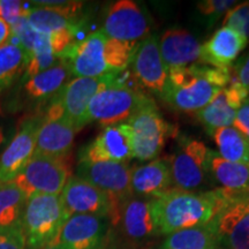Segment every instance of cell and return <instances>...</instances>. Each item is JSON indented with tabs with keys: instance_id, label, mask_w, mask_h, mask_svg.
I'll list each match as a JSON object with an SVG mask.
<instances>
[{
	"instance_id": "3957f363",
	"label": "cell",
	"mask_w": 249,
	"mask_h": 249,
	"mask_svg": "<svg viewBox=\"0 0 249 249\" xmlns=\"http://www.w3.org/2000/svg\"><path fill=\"white\" fill-rule=\"evenodd\" d=\"M232 67L227 70L195 65L169 71L161 98L182 112H197L207 107L231 81Z\"/></svg>"
},
{
	"instance_id": "2e32d148",
	"label": "cell",
	"mask_w": 249,
	"mask_h": 249,
	"mask_svg": "<svg viewBox=\"0 0 249 249\" xmlns=\"http://www.w3.org/2000/svg\"><path fill=\"white\" fill-rule=\"evenodd\" d=\"M107 230V218L73 214L62 225L54 244L62 249H103Z\"/></svg>"
},
{
	"instance_id": "9c48e42d",
	"label": "cell",
	"mask_w": 249,
	"mask_h": 249,
	"mask_svg": "<svg viewBox=\"0 0 249 249\" xmlns=\"http://www.w3.org/2000/svg\"><path fill=\"white\" fill-rule=\"evenodd\" d=\"M70 177L66 158L34 155L13 182L28 198L36 194L60 195Z\"/></svg>"
},
{
	"instance_id": "4dcf8cb0",
	"label": "cell",
	"mask_w": 249,
	"mask_h": 249,
	"mask_svg": "<svg viewBox=\"0 0 249 249\" xmlns=\"http://www.w3.org/2000/svg\"><path fill=\"white\" fill-rule=\"evenodd\" d=\"M223 27L238 31L249 42V1L236 4L225 14Z\"/></svg>"
},
{
	"instance_id": "603a6c76",
	"label": "cell",
	"mask_w": 249,
	"mask_h": 249,
	"mask_svg": "<svg viewBox=\"0 0 249 249\" xmlns=\"http://www.w3.org/2000/svg\"><path fill=\"white\" fill-rule=\"evenodd\" d=\"M160 51L170 70L191 66L200 60L201 44L188 30L181 28L167 29L160 37Z\"/></svg>"
},
{
	"instance_id": "4fadbf2b",
	"label": "cell",
	"mask_w": 249,
	"mask_h": 249,
	"mask_svg": "<svg viewBox=\"0 0 249 249\" xmlns=\"http://www.w3.org/2000/svg\"><path fill=\"white\" fill-rule=\"evenodd\" d=\"M130 172L128 163L117 161H80L76 177L86 180L102 189L121 204L133 195L130 187Z\"/></svg>"
},
{
	"instance_id": "8fae6325",
	"label": "cell",
	"mask_w": 249,
	"mask_h": 249,
	"mask_svg": "<svg viewBox=\"0 0 249 249\" xmlns=\"http://www.w3.org/2000/svg\"><path fill=\"white\" fill-rule=\"evenodd\" d=\"M226 194V203L211 222L219 247L249 249V196L230 192Z\"/></svg>"
},
{
	"instance_id": "4316f807",
	"label": "cell",
	"mask_w": 249,
	"mask_h": 249,
	"mask_svg": "<svg viewBox=\"0 0 249 249\" xmlns=\"http://www.w3.org/2000/svg\"><path fill=\"white\" fill-rule=\"evenodd\" d=\"M160 249H220L213 223L171 233Z\"/></svg>"
},
{
	"instance_id": "d590c367",
	"label": "cell",
	"mask_w": 249,
	"mask_h": 249,
	"mask_svg": "<svg viewBox=\"0 0 249 249\" xmlns=\"http://www.w3.org/2000/svg\"><path fill=\"white\" fill-rule=\"evenodd\" d=\"M233 126L240 130L249 141V97L246 99L240 108L236 111L235 120Z\"/></svg>"
},
{
	"instance_id": "d6a6232c",
	"label": "cell",
	"mask_w": 249,
	"mask_h": 249,
	"mask_svg": "<svg viewBox=\"0 0 249 249\" xmlns=\"http://www.w3.org/2000/svg\"><path fill=\"white\" fill-rule=\"evenodd\" d=\"M0 249H27L22 227L0 230Z\"/></svg>"
},
{
	"instance_id": "d4e9b609",
	"label": "cell",
	"mask_w": 249,
	"mask_h": 249,
	"mask_svg": "<svg viewBox=\"0 0 249 249\" xmlns=\"http://www.w3.org/2000/svg\"><path fill=\"white\" fill-rule=\"evenodd\" d=\"M71 76L70 67L61 59L54 66L26 80L24 92L28 97L35 101L53 98L70 82Z\"/></svg>"
},
{
	"instance_id": "7a4b0ae2",
	"label": "cell",
	"mask_w": 249,
	"mask_h": 249,
	"mask_svg": "<svg viewBox=\"0 0 249 249\" xmlns=\"http://www.w3.org/2000/svg\"><path fill=\"white\" fill-rule=\"evenodd\" d=\"M138 45L112 39L98 30L74 43L61 59L66 61L71 75L102 77L126 70Z\"/></svg>"
},
{
	"instance_id": "836d02e7",
	"label": "cell",
	"mask_w": 249,
	"mask_h": 249,
	"mask_svg": "<svg viewBox=\"0 0 249 249\" xmlns=\"http://www.w3.org/2000/svg\"><path fill=\"white\" fill-rule=\"evenodd\" d=\"M23 5L18 0H0V18L12 27L23 17Z\"/></svg>"
},
{
	"instance_id": "e0dca14e",
	"label": "cell",
	"mask_w": 249,
	"mask_h": 249,
	"mask_svg": "<svg viewBox=\"0 0 249 249\" xmlns=\"http://www.w3.org/2000/svg\"><path fill=\"white\" fill-rule=\"evenodd\" d=\"M117 224H120L124 235L132 242H143L160 235L152 198L132 195L124 200L119 207Z\"/></svg>"
},
{
	"instance_id": "44dd1931",
	"label": "cell",
	"mask_w": 249,
	"mask_h": 249,
	"mask_svg": "<svg viewBox=\"0 0 249 249\" xmlns=\"http://www.w3.org/2000/svg\"><path fill=\"white\" fill-rule=\"evenodd\" d=\"M248 40L238 31L229 27H222L211 36L209 40L201 45L200 61L204 65L227 70L232 62L247 46Z\"/></svg>"
},
{
	"instance_id": "7c38bea8",
	"label": "cell",
	"mask_w": 249,
	"mask_h": 249,
	"mask_svg": "<svg viewBox=\"0 0 249 249\" xmlns=\"http://www.w3.org/2000/svg\"><path fill=\"white\" fill-rule=\"evenodd\" d=\"M150 18L145 9L133 0H119L108 7L102 33L112 39L139 43L150 34Z\"/></svg>"
},
{
	"instance_id": "cb8c5ba5",
	"label": "cell",
	"mask_w": 249,
	"mask_h": 249,
	"mask_svg": "<svg viewBox=\"0 0 249 249\" xmlns=\"http://www.w3.org/2000/svg\"><path fill=\"white\" fill-rule=\"evenodd\" d=\"M77 130L64 119L42 120L36 136L35 154L66 158L73 147Z\"/></svg>"
},
{
	"instance_id": "74e56055",
	"label": "cell",
	"mask_w": 249,
	"mask_h": 249,
	"mask_svg": "<svg viewBox=\"0 0 249 249\" xmlns=\"http://www.w3.org/2000/svg\"><path fill=\"white\" fill-rule=\"evenodd\" d=\"M5 141H6V136H5L4 129H2V127L0 126V147H1V145L4 144Z\"/></svg>"
},
{
	"instance_id": "30bf717a",
	"label": "cell",
	"mask_w": 249,
	"mask_h": 249,
	"mask_svg": "<svg viewBox=\"0 0 249 249\" xmlns=\"http://www.w3.org/2000/svg\"><path fill=\"white\" fill-rule=\"evenodd\" d=\"M60 198L70 217L73 214H91L107 218L113 225L117 224L120 204L102 189L79 177H70Z\"/></svg>"
},
{
	"instance_id": "6da1fadb",
	"label": "cell",
	"mask_w": 249,
	"mask_h": 249,
	"mask_svg": "<svg viewBox=\"0 0 249 249\" xmlns=\"http://www.w3.org/2000/svg\"><path fill=\"white\" fill-rule=\"evenodd\" d=\"M227 201L224 189L185 192L171 189L152 198L154 213L160 235L211 223Z\"/></svg>"
},
{
	"instance_id": "52a82bcc",
	"label": "cell",
	"mask_w": 249,
	"mask_h": 249,
	"mask_svg": "<svg viewBox=\"0 0 249 249\" xmlns=\"http://www.w3.org/2000/svg\"><path fill=\"white\" fill-rule=\"evenodd\" d=\"M210 149L203 142L183 138L170 157L171 174L174 189L185 192H204L210 182Z\"/></svg>"
},
{
	"instance_id": "5b68a950",
	"label": "cell",
	"mask_w": 249,
	"mask_h": 249,
	"mask_svg": "<svg viewBox=\"0 0 249 249\" xmlns=\"http://www.w3.org/2000/svg\"><path fill=\"white\" fill-rule=\"evenodd\" d=\"M118 74L102 77H75L52 98L44 119H64L77 132L88 124L87 112L93 96L118 79Z\"/></svg>"
},
{
	"instance_id": "83f0119b",
	"label": "cell",
	"mask_w": 249,
	"mask_h": 249,
	"mask_svg": "<svg viewBox=\"0 0 249 249\" xmlns=\"http://www.w3.org/2000/svg\"><path fill=\"white\" fill-rule=\"evenodd\" d=\"M218 148V154L232 163L249 166V141L234 126L220 127L211 133Z\"/></svg>"
},
{
	"instance_id": "ab89813d",
	"label": "cell",
	"mask_w": 249,
	"mask_h": 249,
	"mask_svg": "<svg viewBox=\"0 0 249 249\" xmlns=\"http://www.w3.org/2000/svg\"><path fill=\"white\" fill-rule=\"evenodd\" d=\"M239 194H241V195H246V196H249V187L247 189H246V191H244L242 193H239Z\"/></svg>"
},
{
	"instance_id": "5bb4252c",
	"label": "cell",
	"mask_w": 249,
	"mask_h": 249,
	"mask_svg": "<svg viewBox=\"0 0 249 249\" xmlns=\"http://www.w3.org/2000/svg\"><path fill=\"white\" fill-rule=\"evenodd\" d=\"M133 158L132 129L127 123L104 127L80 152V161L128 163Z\"/></svg>"
},
{
	"instance_id": "ffe728a7",
	"label": "cell",
	"mask_w": 249,
	"mask_h": 249,
	"mask_svg": "<svg viewBox=\"0 0 249 249\" xmlns=\"http://www.w3.org/2000/svg\"><path fill=\"white\" fill-rule=\"evenodd\" d=\"M130 187L133 195L156 198L173 189L170 158H158L132 169Z\"/></svg>"
},
{
	"instance_id": "484cf974",
	"label": "cell",
	"mask_w": 249,
	"mask_h": 249,
	"mask_svg": "<svg viewBox=\"0 0 249 249\" xmlns=\"http://www.w3.org/2000/svg\"><path fill=\"white\" fill-rule=\"evenodd\" d=\"M210 180L219 183L224 191L242 193L249 187V166L224 160L216 151L209 152Z\"/></svg>"
},
{
	"instance_id": "8d00e7d4",
	"label": "cell",
	"mask_w": 249,
	"mask_h": 249,
	"mask_svg": "<svg viewBox=\"0 0 249 249\" xmlns=\"http://www.w3.org/2000/svg\"><path fill=\"white\" fill-rule=\"evenodd\" d=\"M9 37H11V27L2 18H0V46L6 44Z\"/></svg>"
},
{
	"instance_id": "f1b7e54d",
	"label": "cell",
	"mask_w": 249,
	"mask_h": 249,
	"mask_svg": "<svg viewBox=\"0 0 249 249\" xmlns=\"http://www.w3.org/2000/svg\"><path fill=\"white\" fill-rule=\"evenodd\" d=\"M27 200L13 181L0 182V230L21 226Z\"/></svg>"
},
{
	"instance_id": "9a60e30c",
	"label": "cell",
	"mask_w": 249,
	"mask_h": 249,
	"mask_svg": "<svg viewBox=\"0 0 249 249\" xmlns=\"http://www.w3.org/2000/svg\"><path fill=\"white\" fill-rule=\"evenodd\" d=\"M132 71L142 88L155 95H163L169 68L161 58L156 35H149L138 45L132 58Z\"/></svg>"
},
{
	"instance_id": "60d3db41",
	"label": "cell",
	"mask_w": 249,
	"mask_h": 249,
	"mask_svg": "<svg viewBox=\"0 0 249 249\" xmlns=\"http://www.w3.org/2000/svg\"><path fill=\"white\" fill-rule=\"evenodd\" d=\"M220 249H222V248H220Z\"/></svg>"
},
{
	"instance_id": "f35d334b",
	"label": "cell",
	"mask_w": 249,
	"mask_h": 249,
	"mask_svg": "<svg viewBox=\"0 0 249 249\" xmlns=\"http://www.w3.org/2000/svg\"><path fill=\"white\" fill-rule=\"evenodd\" d=\"M43 249H62L61 247H59V246L57 245V244H51V245H49V246H46L45 248H43Z\"/></svg>"
},
{
	"instance_id": "1f68e13d",
	"label": "cell",
	"mask_w": 249,
	"mask_h": 249,
	"mask_svg": "<svg viewBox=\"0 0 249 249\" xmlns=\"http://www.w3.org/2000/svg\"><path fill=\"white\" fill-rule=\"evenodd\" d=\"M238 2L234 0H203V1H198L196 7L202 17L208 18L209 22L213 23L222 15L226 14Z\"/></svg>"
},
{
	"instance_id": "d6986e66",
	"label": "cell",
	"mask_w": 249,
	"mask_h": 249,
	"mask_svg": "<svg viewBox=\"0 0 249 249\" xmlns=\"http://www.w3.org/2000/svg\"><path fill=\"white\" fill-rule=\"evenodd\" d=\"M42 120L28 119L0 155V182L13 181L35 154L36 136Z\"/></svg>"
},
{
	"instance_id": "ac0fdd59",
	"label": "cell",
	"mask_w": 249,
	"mask_h": 249,
	"mask_svg": "<svg viewBox=\"0 0 249 249\" xmlns=\"http://www.w3.org/2000/svg\"><path fill=\"white\" fill-rule=\"evenodd\" d=\"M248 97L247 90L242 88L238 81L231 76L229 85L220 90L207 107L195 112V116L211 134L216 128L232 126L234 124L236 111Z\"/></svg>"
},
{
	"instance_id": "8992f818",
	"label": "cell",
	"mask_w": 249,
	"mask_h": 249,
	"mask_svg": "<svg viewBox=\"0 0 249 249\" xmlns=\"http://www.w3.org/2000/svg\"><path fill=\"white\" fill-rule=\"evenodd\" d=\"M147 98L143 92L123 85L117 79L93 96L87 112V120L88 124L95 121L104 127L126 123Z\"/></svg>"
},
{
	"instance_id": "277c9868",
	"label": "cell",
	"mask_w": 249,
	"mask_h": 249,
	"mask_svg": "<svg viewBox=\"0 0 249 249\" xmlns=\"http://www.w3.org/2000/svg\"><path fill=\"white\" fill-rule=\"evenodd\" d=\"M68 217L60 195L28 197L21 219L27 249H43L53 244Z\"/></svg>"
},
{
	"instance_id": "ba28073f",
	"label": "cell",
	"mask_w": 249,
	"mask_h": 249,
	"mask_svg": "<svg viewBox=\"0 0 249 249\" xmlns=\"http://www.w3.org/2000/svg\"><path fill=\"white\" fill-rule=\"evenodd\" d=\"M126 123L132 129L133 158L145 161L157 157L163 150L170 126L161 117L154 99H145Z\"/></svg>"
},
{
	"instance_id": "f546056e",
	"label": "cell",
	"mask_w": 249,
	"mask_h": 249,
	"mask_svg": "<svg viewBox=\"0 0 249 249\" xmlns=\"http://www.w3.org/2000/svg\"><path fill=\"white\" fill-rule=\"evenodd\" d=\"M27 54L20 45L7 42L0 46V91L8 89L24 73Z\"/></svg>"
},
{
	"instance_id": "7402d4cb",
	"label": "cell",
	"mask_w": 249,
	"mask_h": 249,
	"mask_svg": "<svg viewBox=\"0 0 249 249\" xmlns=\"http://www.w3.org/2000/svg\"><path fill=\"white\" fill-rule=\"evenodd\" d=\"M82 2L64 1L54 7H34L24 11L28 22L36 31L43 34L60 33V31H75Z\"/></svg>"
},
{
	"instance_id": "e575fe53",
	"label": "cell",
	"mask_w": 249,
	"mask_h": 249,
	"mask_svg": "<svg viewBox=\"0 0 249 249\" xmlns=\"http://www.w3.org/2000/svg\"><path fill=\"white\" fill-rule=\"evenodd\" d=\"M232 71L234 73V76L232 75V77H234L239 85L249 92V53L239 59Z\"/></svg>"
}]
</instances>
